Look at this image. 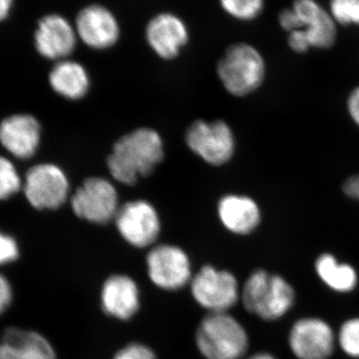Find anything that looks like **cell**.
Returning <instances> with one entry per match:
<instances>
[{
  "label": "cell",
  "instance_id": "6da1fadb",
  "mask_svg": "<svg viewBox=\"0 0 359 359\" xmlns=\"http://www.w3.org/2000/svg\"><path fill=\"white\" fill-rule=\"evenodd\" d=\"M164 159V143L154 129L139 128L115 142L107 158L111 176L124 185H135L154 172Z\"/></svg>",
  "mask_w": 359,
  "mask_h": 359
},
{
  "label": "cell",
  "instance_id": "7a4b0ae2",
  "mask_svg": "<svg viewBox=\"0 0 359 359\" xmlns=\"http://www.w3.org/2000/svg\"><path fill=\"white\" fill-rule=\"evenodd\" d=\"M195 344L205 359H242L249 349V334L230 313H207L196 330Z\"/></svg>",
  "mask_w": 359,
  "mask_h": 359
},
{
  "label": "cell",
  "instance_id": "3957f363",
  "mask_svg": "<svg viewBox=\"0 0 359 359\" xmlns=\"http://www.w3.org/2000/svg\"><path fill=\"white\" fill-rule=\"evenodd\" d=\"M294 297L289 282L264 269L250 273L241 287V302L245 311L264 320H278L289 313Z\"/></svg>",
  "mask_w": 359,
  "mask_h": 359
},
{
  "label": "cell",
  "instance_id": "277c9868",
  "mask_svg": "<svg viewBox=\"0 0 359 359\" xmlns=\"http://www.w3.org/2000/svg\"><path fill=\"white\" fill-rule=\"evenodd\" d=\"M266 72V61L261 52L245 42L231 45L217 66L224 89L236 97L257 91L264 83Z\"/></svg>",
  "mask_w": 359,
  "mask_h": 359
},
{
  "label": "cell",
  "instance_id": "5b68a950",
  "mask_svg": "<svg viewBox=\"0 0 359 359\" xmlns=\"http://www.w3.org/2000/svg\"><path fill=\"white\" fill-rule=\"evenodd\" d=\"M189 287L194 301L208 313H229L241 299L236 276L211 264L194 273Z\"/></svg>",
  "mask_w": 359,
  "mask_h": 359
},
{
  "label": "cell",
  "instance_id": "8992f818",
  "mask_svg": "<svg viewBox=\"0 0 359 359\" xmlns=\"http://www.w3.org/2000/svg\"><path fill=\"white\" fill-rule=\"evenodd\" d=\"M146 269L150 282L165 292L189 287L195 273L188 252L173 244H157L149 249Z\"/></svg>",
  "mask_w": 359,
  "mask_h": 359
},
{
  "label": "cell",
  "instance_id": "52a82bcc",
  "mask_svg": "<svg viewBox=\"0 0 359 359\" xmlns=\"http://www.w3.org/2000/svg\"><path fill=\"white\" fill-rule=\"evenodd\" d=\"M115 226L120 237L136 249H151L157 245L162 231L160 215L146 200H134L120 205Z\"/></svg>",
  "mask_w": 359,
  "mask_h": 359
},
{
  "label": "cell",
  "instance_id": "ba28073f",
  "mask_svg": "<svg viewBox=\"0 0 359 359\" xmlns=\"http://www.w3.org/2000/svg\"><path fill=\"white\" fill-rule=\"evenodd\" d=\"M71 207L77 218L91 224H106L114 221L119 211V196L107 179L90 177L73 194Z\"/></svg>",
  "mask_w": 359,
  "mask_h": 359
},
{
  "label": "cell",
  "instance_id": "9c48e42d",
  "mask_svg": "<svg viewBox=\"0 0 359 359\" xmlns=\"http://www.w3.org/2000/svg\"><path fill=\"white\" fill-rule=\"evenodd\" d=\"M185 140L192 152L212 166H222L235 154L233 131L224 121L197 120L187 129Z\"/></svg>",
  "mask_w": 359,
  "mask_h": 359
},
{
  "label": "cell",
  "instance_id": "30bf717a",
  "mask_svg": "<svg viewBox=\"0 0 359 359\" xmlns=\"http://www.w3.org/2000/svg\"><path fill=\"white\" fill-rule=\"evenodd\" d=\"M25 197L35 209L57 210L68 199L69 180L60 167L51 163H42L30 168L26 173Z\"/></svg>",
  "mask_w": 359,
  "mask_h": 359
},
{
  "label": "cell",
  "instance_id": "8fae6325",
  "mask_svg": "<svg viewBox=\"0 0 359 359\" xmlns=\"http://www.w3.org/2000/svg\"><path fill=\"white\" fill-rule=\"evenodd\" d=\"M335 342L334 330L321 318H301L290 330V348L297 359H330Z\"/></svg>",
  "mask_w": 359,
  "mask_h": 359
},
{
  "label": "cell",
  "instance_id": "7c38bea8",
  "mask_svg": "<svg viewBox=\"0 0 359 359\" xmlns=\"http://www.w3.org/2000/svg\"><path fill=\"white\" fill-rule=\"evenodd\" d=\"M99 299L103 313L117 320H131L141 309L140 287L126 273H113L106 278Z\"/></svg>",
  "mask_w": 359,
  "mask_h": 359
},
{
  "label": "cell",
  "instance_id": "4fadbf2b",
  "mask_svg": "<svg viewBox=\"0 0 359 359\" xmlns=\"http://www.w3.org/2000/svg\"><path fill=\"white\" fill-rule=\"evenodd\" d=\"M76 41V30L63 16L47 14L39 21L34 33V44L43 57L65 60L74 51Z\"/></svg>",
  "mask_w": 359,
  "mask_h": 359
},
{
  "label": "cell",
  "instance_id": "5bb4252c",
  "mask_svg": "<svg viewBox=\"0 0 359 359\" xmlns=\"http://www.w3.org/2000/svg\"><path fill=\"white\" fill-rule=\"evenodd\" d=\"M77 36L93 49L114 46L120 37V26L114 14L99 4L84 7L75 21Z\"/></svg>",
  "mask_w": 359,
  "mask_h": 359
},
{
  "label": "cell",
  "instance_id": "9a60e30c",
  "mask_svg": "<svg viewBox=\"0 0 359 359\" xmlns=\"http://www.w3.org/2000/svg\"><path fill=\"white\" fill-rule=\"evenodd\" d=\"M41 141V126L34 116L13 114L0 122V144L13 157H33Z\"/></svg>",
  "mask_w": 359,
  "mask_h": 359
},
{
  "label": "cell",
  "instance_id": "2e32d148",
  "mask_svg": "<svg viewBox=\"0 0 359 359\" xmlns=\"http://www.w3.org/2000/svg\"><path fill=\"white\" fill-rule=\"evenodd\" d=\"M146 39L159 57L171 60L176 58L188 43L189 30L179 16L163 13L149 21Z\"/></svg>",
  "mask_w": 359,
  "mask_h": 359
},
{
  "label": "cell",
  "instance_id": "e0dca14e",
  "mask_svg": "<svg viewBox=\"0 0 359 359\" xmlns=\"http://www.w3.org/2000/svg\"><path fill=\"white\" fill-rule=\"evenodd\" d=\"M219 222L226 231L247 236L256 231L262 221V212L256 201L249 196L229 194L217 205Z\"/></svg>",
  "mask_w": 359,
  "mask_h": 359
},
{
  "label": "cell",
  "instance_id": "ac0fdd59",
  "mask_svg": "<svg viewBox=\"0 0 359 359\" xmlns=\"http://www.w3.org/2000/svg\"><path fill=\"white\" fill-rule=\"evenodd\" d=\"M292 8L299 14L311 48L330 49L337 42V25L332 14L314 0H297Z\"/></svg>",
  "mask_w": 359,
  "mask_h": 359
},
{
  "label": "cell",
  "instance_id": "d6986e66",
  "mask_svg": "<svg viewBox=\"0 0 359 359\" xmlns=\"http://www.w3.org/2000/svg\"><path fill=\"white\" fill-rule=\"evenodd\" d=\"M0 359H57V355L39 332L9 327L0 340Z\"/></svg>",
  "mask_w": 359,
  "mask_h": 359
},
{
  "label": "cell",
  "instance_id": "ffe728a7",
  "mask_svg": "<svg viewBox=\"0 0 359 359\" xmlns=\"http://www.w3.org/2000/svg\"><path fill=\"white\" fill-rule=\"evenodd\" d=\"M49 84L69 100H79L88 93L90 77L83 65L72 60L58 61L49 73Z\"/></svg>",
  "mask_w": 359,
  "mask_h": 359
},
{
  "label": "cell",
  "instance_id": "44dd1931",
  "mask_svg": "<svg viewBox=\"0 0 359 359\" xmlns=\"http://www.w3.org/2000/svg\"><path fill=\"white\" fill-rule=\"evenodd\" d=\"M318 278L334 292H351L358 285V276L351 264L339 263L334 255L323 254L316 262Z\"/></svg>",
  "mask_w": 359,
  "mask_h": 359
},
{
  "label": "cell",
  "instance_id": "7402d4cb",
  "mask_svg": "<svg viewBox=\"0 0 359 359\" xmlns=\"http://www.w3.org/2000/svg\"><path fill=\"white\" fill-rule=\"evenodd\" d=\"M222 7L229 15L236 20H256L263 13L264 2L262 0H223Z\"/></svg>",
  "mask_w": 359,
  "mask_h": 359
},
{
  "label": "cell",
  "instance_id": "603a6c76",
  "mask_svg": "<svg viewBox=\"0 0 359 359\" xmlns=\"http://www.w3.org/2000/svg\"><path fill=\"white\" fill-rule=\"evenodd\" d=\"M21 186L22 181L13 163L0 155V201L13 197L20 192Z\"/></svg>",
  "mask_w": 359,
  "mask_h": 359
},
{
  "label": "cell",
  "instance_id": "cb8c5ba5",
  "mask_svg": "<svg viewBox=\"0 0 359 359\" xmlns=\"http://www.w3.org/2000/svg\"><path fill=\"white\" fill-rule=\"evenodd\" d=\"M328 11L337 25H359V0H332Z\"/></svg>",
  "mask_w": 359,
  "mask_h": 359
},
{
  "label": "cell",
  "instance_id": "d4e9b609",
  "mask_svg": "<svg viewBox=\"0 0 359 359\" xmlns=\"http://www.w3.org/2000/svg\"><path fill=\"white\" fill-rule=\"evenodd\" d=\"M337 340L344 353L359 358V318L346 320L340 327Z\"/></svg>",
  "mask_w": 359,
  "mask_h": 359
},
{
  "label": "cell",
  "instance_id": "484cf974",
  "mask_svg": "<svg viewBox=\"0 0 359 359\" xmlns=\"http://www.w3.org/2000/svg\"><path fill=\"white\" fill-rule=\"evenodd\" d=\"M112 359H158L154 349L143 342H129L118 349Z\"/></svg>",
  "mask_w": 359,
  "mask_h": 359
},
{
  "label": "cell",
  "instance_id": "4316f807",
  "mask_svg": "<svg viewBox=\"0 0 359 359\" xmlns=\"http://www.w3.org/2000/svg\"><path fill=\"white\" fill-rule=\"evenodd\" d=\"M20 257V247L15 238L0 231V266L16 261Z\"/></svg>",
  "mask_w": 359,
  "mask_h": 359
},
{
  "label": "cell",
  "instance_id": "83f0119b",
  "mask_svg": "<svg viewBox=\"0 0 359 359\" xmlns=\"http://www.w3.org/2000/svg\"><path fill=\"white\" fill-rule=\"evenodd\" d=\"M278 23L285 32L292 33L302 29L301 18L292 7L285 8L278 14Z\"/></svg>",
  "mask_w": 359,
  "mask_h": 359
},
{
  "label": "cell",
  "instance_id": "f1b7e54d",
  "mask_svg": "<svg viewBox=\"0 0 359 359\" xmlns=\"http://www.w3.org/2000/svg\"><path fill=\"white\" fill-rule=\"evenodd\" d=\"M287 44L292 51L299 54L306 53L311 48L308 36L304 30H297V32L290 33Z\"/></svg>",
  "mask_w": 359,
  "mask_h": 359
},
{
  "label": "cell",
  "instance_id": "f546056e",
  "mask_svg": "<svg viewBox=\"0 0 359 359\" xmlns=\"http://www.w3.org/2000/svg\"><path fill=\"white\" fill-rule=\"evenodd\" d=\"M13 289L6 276L0 273V316L6 313L13 302Z\"/></svg>",
  "mask_w": 359,
  "mask_h": 359
},
{
  "label": "cell",
  "instance_id": "4dcf8cb0",
  "mask_svg": "<svg viewBox=\"0 0 359 359\" xmlns=\"http://www.w3.org/2000/svg\"><path fill=\"white\" fill-rule=\"evenodd\" d=\"M346 108L351 119L359 127V86L355 87L349 94L346 101Z\"/></svg>",
  "mask_w": 359,
  "mask_h": 359
},
{
  "label": "cell",
  "instance_id": "1f68e13d",
  "mask_svg": "<svg viewBox=\"0 0 359 359\" xmlns=\"http://www.w3.org/2000/svg\"><path fill=\"white\" fill-rule=\"evenodd\" d=\"M344 192L351 199L359 201V174L353 175L346 180Z\"/></svg>",
  "mask_w": 359,
  "mask_h": 359
},
{
  "label": "cell",
  "instance_id": "d6a6232c",
  "mask_svg": "<svg viewBox=\"0 0 359 359\" xmlns=\"http://www.w3.org/2000/svg\"><path fill=\"white\" fill-rule=\"evenodd\" d=\"M13 0H0V20H4L13 8Z\"/></svg>",
  "mask_w": 359,
  "mask_h": 359
},
{
  "label": "cell",
  "instance_id": "836d02e7",
  "mask_svg": "<svg viewBox=\"0 0 359 359\" xmlns=\"http://www.w3.org/2000/svg\"><path fill=\"white\" fill-rule=\"evenodd\" d=\"M248 359H278L275 358V356L271 355L268 353H259L256 354H252Z\"/></svg>",
  "mask_w": 359,
  "mask_h": 359
}]
</instances>
